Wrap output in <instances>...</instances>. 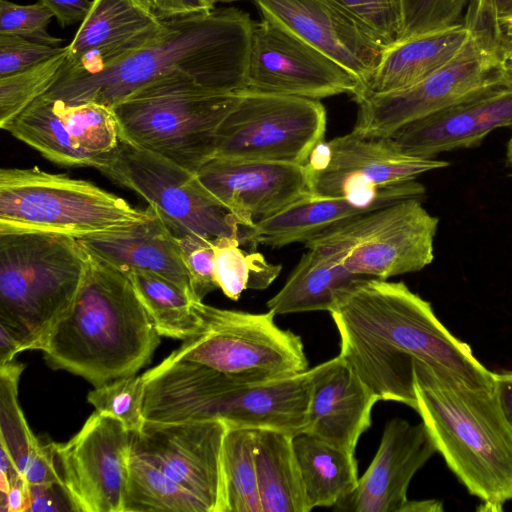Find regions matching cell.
Here are the masks:
<instances>
[{
	"instance_id": "cell-1",
	"label": "cell",
	"mask_w": 512,
	"mask_h": 512,
	"mask_svg": "<svg viewBox=\"0 0 512 512\" xmlns=\"http://www.w3.org/2000/svg\"><path fill=\"white\" fill-rule=\"evenodd\" d=\"M329 313L340 337L339 356L379 400L416 409L415 362L470 388L495 390L494 373L403 282L363 279Z\"/></svg>"
},
{
	"instance_id": "cell-2",
	"label": "cell",
	"mask_w": 512,
	"mask_h": 512,
	"mask_svg": "<svg viewBox=\"0 0 512 512\" xmlns=\"http://www.w3.org/2000/svg\"><path fill=\"white\" fill-rule=\"evenodd\" d=\"M169 20L154 44L95 73L61 74L43 95L69 104L113 107L151 83L190 79L216 93L245 88L254 21L236 9Z\"/></svg>"
},
{
	"instance_id": "cell-3",
	"label": "cell",
	"mask_w": 512,
	"mask_h": 512,
	"mask_svg": "<svg viewBox=\"0 0 512 512\" xmlns=\"http://www.w3.org/2000/svg\"><path fill=\"white\" fill-rule=\"evenodd\" d=\"M87 252L88 264L77 296L40 350L53 369L99 387L135 375L146 366L161 335L127 274Z\"/></svg>"
},
{
	"instance_id": "cell-4",
	"label": "cell",
	"mask_w": 512,
	"mask_h": 512,
	"mask_svg": "<svg viewBox=\"0 0 512 512\" xmlns=\"http://www.w3.org/2000/svg\"><path fill=\"white\" fill-rule=\"evenodd\" d=\"M415 411L447 466L481 501L502 511L512 500V426L495 390L474 389L414 363Z\"/></svg>"
},
{
	"instance_id": "cell-5",
	"label": "cell",
	"mask_w": 512,
	"mask_h": 512,
	"mask_svg": "<svg viewBox=\"0 0 512 512\" xmlns=\"http://www.w3.org/2000/svg\"><path fill=\"white\" fill-rule=\"evenodd\" d=\"M315 367L278 380L239 383L212 369L163 360L143 375L144 417L158 423L221 420L228 428L295 436L307 426Z\"/></svg>"
},
{
	"instance_id": "cell-6",
	"label": "cell",
	"mask_w": 512,
	"mask_h": 512,
	"mask_svg": "<svg viewBox=\"0 0 512 512\" xmlns=\"http://www.w3.org/2000/svg\"><path fill=\"white\" fill-rule=\"evenodd\" d=\"M88 252L59 233H0V325L25 350H40L69 311L82 284Z\"/></svg>"
},
{
	"instance_id": "cell-7",
	"label": "cell",
	"mask_w": 512,
	"mask_h": 512,
	"mask_svg": "<svg viewBox=\"0 0 512 512\" xmlns=\"http://www.w3.org/2000/svg\"><path fill=\"white\" fill-rule=\"evenodd\" d=\"M241 96L174 78L142 87L112 109L121 141L196 173L213 158L217 131Z\"/></svg>"
},
{
	"instance_id": "cell-8",
	"label": "cell",
	"mask_w": 512,
	"mask_h": 512,
	"mask_svg": "<svg viewBox=\"0 0 512 512\" xmlns=\"http://www.w3.org/2000/svg\"><path fill=\"white\" fill-rule=\"evenodd\" d=\"M138 209L93 183L38 167L0 170V233L40 231L77 239L123 232L146 221Z\"/></svg>"
},
{
	"instance_id": "cell-9",
	"label": "cell",
	"mask_w": 512,
	"mask_h": 512,
	"mask_svg": "<svg viewBox=\"0 0 512 512\" xmlns=\"http://www.w3.org/2000/svg\"><path fill=\"white\" fill-rule=\"evenodd\" d=\"M194 306L201 331L164 360L200 365L239 383L273 381L309 369L301 337L280 328L274 312L228 310L203 301Z\"/></svg>"
},
{
	"instance_id": "cell-10",
	"label": "cell",
	"mask_w": 512,
	"mask_h": 512,
	"mask_svg": "<svg viewBox=\"0 0 512 512\" xmlns=\"http://www.w3.org/2000/svg\"><path fill=\"white\" fill-rule=\"evenodd\" d=\"M438 221L421 198H408L350 219L305 246L353 274L387 280L433 261Z\"/></svg>"
},
{
	"instance_id": "cell-11",
	"label": "cell",
	"mask_w": 512,
	"mask_h": 512,
	"mask_svg": "<svg viewBox=\"0 0 512 512\" xmlns=\"http://www.w3.org/2000/svg\"><path fill=\"white\" fill-rule=\"evenodd\" d=\"M96 169L143 198L175 237H234L250 245L251 228L216 201L195 173L160 155L120 140Z\"/></svg>"
},
{
	"instance_id": "cell-12",
	"label": "cell",
	"mask_w": 512,
	"mask_h": 512,
	"mask_svg": "<svg viewBox=\"0 0 512 512\" xmlns=\"http://www.w3.org/2000/svg\"><path fill=\"white\" fill-rule=\"evenodd\" d=\"M448 165L435 158L407 156L387 138L366 137L353 130L321 141L305 164L313 195L356 199L392 195L422 199L425 187L416 178Z\"/></svg>"
},
{
	"instance_id": "cell-13",
	"label": "cell",
	"mask_w": 512,
	"mask_h": 512,
	"mask_svg": "<svg viewBox=\"0 0 512 512\" xmlns=\"http://www.w3.org/2000/svg\"><path fill=\"white\" fill-rule=\"evenodd\" d=\"M241 93L217 131L213 157L305 165L325 136L326 110L320 100Z\"/></svg>"
},
{
	"instance_id": "cell-14",
	"label": "cell",
	"mask_w": 512,
	"mask_h": 512,
	"mask_svg": "<svg viewBox=\"0 0 512 512\" xmlns=\"http://www.w3.org/2000/svg\"><path fill=\"white\" fill-rule=\"evenodd\" d=\"M512 80L489 38L471 31L460 53L420 82L357 100L353 131L386 138L401 126L449 106L489 85Z\"/></svg>"
},
{
	"instance_id": "cell-15",
	"label": "cell",
	"mask_w": 512,
	"mask_h": 512,
	"mask_svg": "<svg viewBox=\"0 0 512 512\" xmlns=\"http://www.w3.org/2000/svg\"><path fill=\"white\" fill-rule=\"evenodd\" d=\"M245 92L320 100L362 92L361 81L337 62L265 17L253 24Z\"/></svg>"
},
{
	"instance_id": "cell-16",
	"label": "cell",
	"mask_w": 512,
	"mask_h": 512,
	"mask_svg": "<svg viewBox=\"0 0 512 512\" xmlns=\"http://www.w3.org/2000/svg\"><path fill=\"white\" fill-rule=\"evenodd\" d=\"M131 446L132 433L97 411L68 442H54L62 484L76 512H123Z\"/></svg>"
},
{
	"instance_id": "cell-17",
	"label": "cell",
	"mask_w": 512,
	"mask_h": 512,
	"mask_svg": "<svg viewBox=\"0 0 512 512\" xmlns=\"http://www.w3.org/2000/svg\"><path fill=\"white\" fill-rule=\"evenodd\" d=\"M2 129L65 167L97 168L120 142L111 107L94 102L69 104L43 95Z\"/></svg>"
},
{
	"instance_id": "cell-18",
	"label": "cell",
	"mask_w": 512,
	"mask_h": 512,
	"mask_svg": "<svg viewBox=\"0 0 512 512\" xmlns=\"http://www.w3.org/2000/svg\"><path fill=\"white\" fill-rule=\"evenodd\" d=\"M227 428L221 420H145L132 433L131 451L194 494L210 512H223L222 446Z\"/></svg>"
},
{
	"instance_id": "cell-19",
	"label": "cell",
	"mask_w": 512,
	"mask_h": 512,
	"mask_svg": "<svg viewBox=\"0 0 512 512\" xmlns=\"http://www.w3.org/2000/svg\"><path fill=\"white\" fill-rule=\"evenodd\" d=\"M195 175L246 228L313 194L306 166L294 163L213 157Z\"/></svg>"
},
{
	"instance_id": "cell-20",
	"label": "cell",
	"mask_w": 512,
	"mask_h": 512,
	"mask_svg": "<svg viewBox=\"0 0 512 512\" xmlns=\"http://www.w3.org/2000/svg\"><path fill=\"white\" fill-rule=\"evenodd\" d=\"M253 1L263 17L353 73L362 90L387 49L369 28L329 0Z\"/></svg>"
},
{
	"instance_id": "cell-21",
	"label": "cell",
	"mask_w": 512,
	"mask_h": 512,
	"mask_svg": "<svg viewBox=\"0 0 512 512\" xmlns=\"http://www.w3.org/2000/svg\"><path fill=\"white\" fill-rule=\"evenodd\" d=\"M512 127V80L495 83L411 121L386 137L400 153L418 158L479 146L493 130Z\"/></svg>"
},
{
	"instance_id": "cell-22",
	"label": "cell",
	"mask_w": 512,
	"mask_h": 512,
	"mask_svg": "<svg viewBox=\"0 0 512 512\" xmlns=\"http://www.w3.org/2000/svg\"><path fill=\"white\" fill-rule=\"evenodd\" d=\"M168 30L169 20L161 19L146 0H92L66 46L61 74L98 72L149 47Z\"/></svg>"
},
{
	"instance_id": "cell-23",
	"label": "cell",
	"mask_w": 512,
	"mask_h": 512,
	"mask_svg": "<svg viewBox=\"0 0 512 512\" xmlns=\"http://www.w3.org/2000/svg\"><path fill=\"white\" fill-rule=\"evenodd\" d=\"M437 452L421 421L393 418L385 425L380 445L355 490L333 508L346 512H406L409 484Z\"/></svg>"
},
{
	"instance_id": "cell-24",
	"label": "cell",
	"mask_w": 512,
	"mask_h": 512,
	"mask_svg": "<svg viewBox=\"0 0 512 512\" xmlns=\"http://www.w3.org/2000/svg\"><path fill=\"white\" fill-rule=\"evenodd\" d=\"M378 401L338 355L315 366L305 432L355 454Z\"/></svg>"
},
{
	"instance_id": "cell-25",
	"label": "cell",
	"mask_w": 512,
	"mask_h": 512,
	"mask_svg": "<svg viewBox=\"0 0 512 512\" xmlns=\"http://www.w3.org/2000/svg\"><path fill=\"white\" fill-rule=\"evenodd\" d=\"M79 241L88 251L123 272L136 269L156 274L195 300L178 241L155 211L149 219L129 230Z\"/></svg>"
},
{
	"instance_id": "cell-26",
	"label": "cell",
	"mask_w": 512,
	"mask_h": 512,
	"mask_svg": "<svg viewBox=\"0 0 512 512\" xmlns=\"http://www.w3.org/2000/svg\"><path fill=\"white\" fill-rule=\"evenodd\" d=\"M403 199L408 198L356 199L312 194L273 216L255 222L251 227L250 245L255 249L258 244L282 247L295 242L306 243L350 219Z\"/></svg>"
},
{
	"instance_id": "cell-27",
	"label": "cell",
	"mask_w": 512,
	"mask_h": 512,
	"mask_svg": "<svg viewBox=\"0 0 512 512\" xmlns=\"http://www.w3.org/2000/svg\"><path fill=\"white\" fill-rule=\"evenodd\" d=\"M471 36L464 24L430 32L387 47L355 101L410 87L452 61Z\"/></svg>"
},
{
	"instance_id": "cell-28",
	"label": "cell",
	"mask_w": 512,
	"mask_h": 512,
	"mask_svg": "<svg viewBox=\"0 0 512 512\" xmlns=\"http://www.w3.org/2000/svg\"><path fill=\"white\" fill-rule=\"evenodd\" d=\"M19 363L0 365V446L12 457L29 484L62 483L54 442L42 444L30 430L17 400Z\"/></svg>"
},
{
	"instance_id": "cell-29",
	"label": "cell",
	"mask_w": 512,
	"mask_h": 512,
	"mask_svg": "<svg viewBox=\"0 0 512 512\" xmlns=\"http://www.w3.org/2000/svg\"><path fill=\"white\" fill-rule=\"evenodd\" d=\"M369 277L353 274L323 254L308 249L286 279L282 288L267 301L276 315L330 312L342 295Z\"/></svg>"
},
{
	"instance_id": "cell-30",
	"label": "cell",
	"mask_w": 512,
	"mask_h": 512,
	"mask_svg": "<svg viewBox=\"0 0 512 512\" xmlns=\"http://www.w3.org/2000/svg\"><path fill=\"white\" fill-rule=\"evenodd\" d=\"M254 458L262 512H310L287 433L254 429Z\"/></svg>"
},
{
	"instance_id": "cell-31",
	"label": "cell",
	"mask_w": 512,
	"mask_h": 512,
	"mask_svg": "<svg viewBox=\"0 0 512 512\" xmlns=\"http://www.w3.org/2000/svg\"><path fill=\"white\" fill-rule=\"evenodd\" d=\"M293 448L311 510L333 508L355 490L359 477L354 453L306 432L293 436Z\"/></svg>"
},
{
	"instance_id": "cell-32",
	"label": "cell",
	"mask_w": 512,
	"mask_h": 512,
	"mask_svg": "<svg viewBox=\"0 0 512 512\" xmlns=\"http://www.w3.org/2000/svg\"><path fill=\"white\" fill-rule=\"evenodd\" d=\"M161 336L188 340L202 329V320L193 300L173 282L142 270L124 272Z\"/></svg>"
},
{
	"instance_id": "cell-33",
	"label": "cell",
	"mask_w": 512,
	"mask_h": 512,
	"mask_svg": "<svg viewBox=\"0 0 512 512\" xmlns=\"http://www.w3.org/2000/svg\"><path fill=\"white\" fill-rule=\"evenodd\" d=\"M123 512H210L194 494L131 451Z\"/></svg>"
},
{
	"instance_id": "cell-34",
	"label": "cell",
	"mask_w": 512,
	"mask_h": 512,
	"mask_svg": "<svg viewBox=\"0 0 512 512\" xmlns=\"http://www.w3.org/2000/svg\"><path fill=\"white\" fill-rule=\"evenodd\" d=\"M223 512H262L254 429L227 428L222 446Z\"/></svg>"
},
{
	"instance_id": "cell-35",
	"label": "cell",
	"mask_w": 512,
	"mask_h": 512,
	"mask_svg": "<svg viewBox=\"0 0 512 512\" xmlns=\"http://www.w3.org/2000/svg\"><path fill=\"white\" fill-rule=\"evenodd\" d=\"M212 245L216 283L232 300H238L247 289L267 288L281 272L280 264L268 262L259 252L243 250L238 238L222 237Z\"/></svg>"
},
{
	"instance_id": "cell-36",
	"label": "cell",
	"mask_w": 512,
	"mask_h": 512,
	"mask_svg": "<svg viewBox=\"0 0 512 512\" xmlns=\"http://www.w3.org/2000/svg\"><path fill=\"white\" fill-rule=\"evenodd\" d=\"M67 49L24 71L0 77V127L44 95L59 78Z\"/></svg>"
},
{
	"instance_id": "cell-37",
	"label": "cell",
	"mask_w": 512,
	"mask_h": 512,
	"mask_svg": "<svg viewBox=\"0 0 512 512\" xmlns=\"http://www.w3.org/2000/svg\"><path fill=\"white\" fill-rule=\"evenodd\" d=\"M146 383L143 375L126 376L95 387L87 401L95 411L119 420L131 433L139 431L144 423Z\"/></svg>"
},
{
	"instance_id": "cell-38",
	"label": "cell",
	"mask_w": 512,
	"mask_h": 512,
	"mask_svg": "<svg viewBox=\"0 0 512 512\" xmlns=\"http://www.w3.org/2000/svg\"><path fill=\"white\" fill-rule=\"evenodd\" d=\"M470 3L471 0H399L397 42L462 25Z\"/></svg>"
},
{
	"instance_id": "cell-39",
	"label": "cell",
	"mask_w": 512,
	"mask_h": 512,
	"mask_svg": "<svg viewBox=\"0 0 512 512\" xmlns=\"http://www.w3.org/2000/svg\"><path fill=\"white\" fill-rule=\"evenodd\" d=\"M53 16L52 11L39 1L20 5L0 0V34L58 47L64 39L52 36L47 30Z\"/></svg>"
},
{
	"instance_id": "cell-40",
	"label": "cell",
	"mask_w": 512,
	"mask_h": 512,
	"mask_svg": "<svg viewBox=\"0 0 512 512\" xmlns=\"http://www.w3.org/2000/svg\"><path fill=\"white\" fill-rule=\"evenodd\" d=\"M369 28L387 47L400 31L399 0H329Z\"/></svg>"
},
{
	"instance_id": "cell-41",
	"label": "cell",
	"mask_w": 512,
	"mask_h": 512,
	"mask_svg": "<svg viewBox=\"0 0 512 512\" xmlns=\"http://www.w3.org/2000/svg\"><path fill=\"white\" fill-rule=\"evenodd\" d=\"M189 273L196 301L218 288L214 276V249L211 241L185 236L175 237Z\"/></svg>"
},
{
	"instance_id": "cell-42",
	"label": "cell",
	"mask_w": 512,
	"mask_h": 512,
	"mask_svg": "<svg viewBox=\"0 0 512 512\" xmlns=\"http://www.w3.org/2000/svg\"><path fill=\"white\" fill-rule=\"evenodd\" d=\"M63 49L19 36L0 34V77L34 67Z\"/></svg>"
},
{
	"instance_id": "cell-43",
	"label": "cell",
	"mask_w": 512,
	"mask_h": 512,
	"mask_svg": "<svg viewBox=\"0 0 512 512\" xmlns=\"http://www.w3.org/2000/svg\"><path fill=\"white\" fill-rule=\"evenodd\" d=\"M512 18V0H471L464 25L470 31L483 33L492 41L494 27Z\"/></svg>"
},
{
	"instance_id": "cell-44",
	"label": "cell",
	"mask_w": 512,
	"mask_h": 512,
	"mask_svg": "<svg viewBox=\"0 0 512 512\" xmlns=\"http://www.w3.org/2000/svg\"><path fill=\"white\" fill-rule=\"evenodd\" d=\"M29 494L28 512H76L75 506L62 483L29 484Z\"/></svg>"
},
{
	"instance_id": "cell-45",
	"label": "cell",
	"mask_w": 512,
	"mask_h": 512,
	"mask_svg": "<svg viewBox=\"0 0 512 512\" xmlns=\"http://www.w3.org/2000/svg\"><path fill=\"white\" fill-rule=\"evenodd\" d=\"M163 20L208 13L215 8L206 0H146Z\"/></svg>"
},
{
	"instance_id": "cell-46",
	"label": "cell",
	"mask_w": 512,
	"mask_h": 512,
	"mask_svg": "<svg viewBox=\"0 0 512 512\" xmlns=\"http://www.w3.org/2000/svg\"><path fill=\"white\" fill-rule=\"evenodd\" d=\"M49 8L56 17L60 27L82 22L86 17L92 0H38Z\"/></svg>"
},
{
	"instance_id": "cell-47",
	"label": "cell",
	"mask_w": 512,
	"mask_h": 512,
	"mask_svg": "<svg viewBox=\"0 0 512 512\" xmlns=\"http://www.w3.org/2000/svg\"><path fill=\"white\" fill-rule=\"evenodd\" d=\"M1 512H28L30 505L29 483L21 478L11 485L7 493H1Z\"/></svg>"
},
{
	"instance_id": "cell-48",
	"label": "cell",
	"mask_w": 512,
	"mask_h": 512,
	"mask_svg": "<svg viewBox=\"0 0 512 512\" xmlns=\"http://www.w3.org/2000/svg\"><path fill=\"white\" fill-rule=\"evenodd\" d=\"M495 392L502 411L512 426V371L494 373Z\"/></svg>"
},
{
	"instance_id": "cell-49",
	"label": "cell",
	"mask_w": 512,
	"mask_h": 512,
	"mask_svg": "<svg viewBox=\"0 0 512 512\" xmlns=\"http://www.w3.org/2000/svg\"><path fill=\"white\" fill-rule=\"evenodd\" d=\"M492 39L497 53L507 62L512 56V18L501 21L494 27Z\"/></svg>"
},
{
	"instance_id": "cell-50",
	"label": "cell",
	"mask_w": 512,
	"mask_h": 512,
	"mask_svg": "<svg viewBox=\"0 0 512 512\" xmlns=\"http://www.w3.org/2000/svg\"><path fill=\"white\" fill-rule=\"evenodd\" d=\"M22 352L19 340L4 326L0 325V365L12 362Z\"/></svg>"
},
{
	"instance_id": "cell-51",
	"label": "cell",
	"mask_w": 512,
	"mask_h": 512,
	"mask_svg": "<svg viewBox=\"0 0 512 512\" xmlns=\"http://www.w3.org/2000/svg\"><path fill=\"white\" fill-rule=\"evenodd\" d=\"M506 156H507L508 164L512 169V136L509 139L508 144H507Z\"/></svg>"
},
{
	"instance_id": "cell-52",
	"label": "cell",
	"mask_w": 512,
	"mask_h": 512,
	"mask_svg": "<svg viewBox=\"0 0 512 512\" xmlns=\"http://www.w3.org/2000/svg\"><path fill=\"white\" fill-rule=\"evenodd\" d=\"M211 6L215 7V4L217 3H230L235 1H241V0H206Z\"/></svg>"
},
{
	"instance_id": "cell-53",
	"label": "cell",
	"mask_w": 512,
	"mask_h": 512,
	"mask_svg": "<svg viewBox=\"0 0 512 512\" xmlns=\"http://www.w3.org/2000/svg\"><path fill=\"white\" fill-rule=\"evenodd\" d=\"M506 65H507L508 71L512 75V56L507 60Z\"/></svg>"
}]
</instances>
